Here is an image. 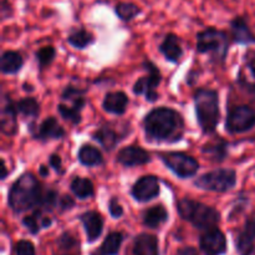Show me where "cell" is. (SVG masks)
<instances>
[{
  "label": "cell",
  "instance_id": "39",
  "mask_svg": "<svg viewBox=\"0 0 255 255\" xmlns=\"http://www.w3.org/2000/svg\"><path fill=\"white\" fill-rule=\"evenodd\" d=\"M75 206V201L72 197L70 196H64L60 199V208L61 211H67V209H71Z\"/></svg>",
  "mask_w": 255,
  "mask_h": 255
},
{
  "label": "cell",
  "instance_id": "4",
  "mask_svg": "<svg viewBox=\"0 0 255 255\" xmlns=\"http://www.w3.org/2000/svg\"><path fill=\"white\" fill-rule=\"evenodd\" d=\"M178 214L197 229H213L221 222V214L212 207L184 198L177 203Z\"/></svg>",
  "mask_w": 255,
  "mask_h": 255
},
{
  "label": "cell",
  "instance_id": "28",
  "mask_svg": "<svg viewBox=\"0 0 255 255\" xmlns=\"http://www.w3.org/2000/svg\"><path fill=\"white\" fill-rule=\"evenodd\" d=\"M122 242H124L122 233H119V232L110 233L102 243L101 253L104 255H117L122 246Z\"/></svg>",
  "mask_w": 255,
  "mask_h": 255
},
{
  "label": "cell",
  "instance_id": "15",
  "mask_svg": "<svg viewBox=\"0 0 255 255\" xmlns=\"http://www.w3.org/2000/svg\"><path fill=\"white\" fill-rule=\"evenodd\" d=\"M80 221L84 224L89 243L97 241L104 231V218L97 212H86L80 216Z\"/></svg>",
  "mask_w": 255,
  "mask_h": 255
},
{
  "label": "cell",
  "instance_id": "34",
  "mask_svg": "<svg viewBox=\"0 0 255 255\" xmlns=\"http://www.w3.org/2000/svg\"><path fill=\"white\" fill-rule=\"evenodd\" d=\"M15 252L16 255H35V247L29 241H20L15 247Z\"/></svg>",
  "mask_w": 255,
  "mask_h": 255
},
{
  "label": "cell",
  "instance_id": "1",
  "mask_svg": "<svg viewBox=\"0 0 255 255\" xmlns=\"http://www.w3.org/2000/svg\"><path fill=\"white\" fill-rule=\"evenodd\" d=\"M143 128L151 141L177 142L183 137L184 121L176 110L158 107L144 117Z\"/></svg>",
  "mask_w": 255,
  "mask_h": 255
},
{
  "label": "cell",
  "instance_id": "33",
  "mask_svg": "<svg viewBox=\"0 0 255 255\" xmlns=\"http://www.w3.org/2000/svg\"><path fill=\"white\" fill-rule=\"evenodd\" d=\"M57 202V193L55 191H44L41 196L40 208L45 211H51Z\"/></svg>",
  "mask_w": 255,
  "mask_h": 255
},
{
  "label": "cell",
  "instance_id": "10",
  "mask_svg": "<svg viewBox=\"0 0 255 255\" xmlns=\"http://www.w3.org/2000/svg\"><path fill=\"white\" fill-rule=\"evenodd\" d=\"M144 66L148 71V75L137 80L136 84L133 85V92L136 95H143L147 101L154 102L158 99L156 89L161 84V72L152 62H144Z\"/></svg>",
  "mask_w": 255,
  "mask_h": 255
},
{
  "label": "cell",
  "instance_id": "22",
  "mask_svg": "<svg viewBox=\"0 0 255 255\" xmlns=\"http://www.w3.org/2000/svg\"><path fill=\"white\" fill-rule=\"evenodd\" d=\"M167 221H168V212L163 206H153L143 213V224L148 228H158Z\"/></svg>",
  "mask_w": 255,
  "mask_h": 255
},
{
  "label": "cell",
  "instance_id": "9",
  "mask_svg": "<svg viewBox=\"0 0 255 255\" xmlns=\"http://www.w3.org/2000/svg\"><path fill=\"white\" fill-rule=\"evenodd\" d=\"M255 126V111L249 106H237L228 111L226 129L229 133H243Z\"/></svg>",
  "mask_w": 255,
  "mask_h": 255
},
{
  "label": "cell",
  "instance_id": "36",
  "mask_svg": "<svg viewBox=\"0 0 255 255\" xmlns=\"http://www.w3.org/2000/svg\"><path fill=\"white\" fill-rule=\"evenodd\" d=\"M109 212L114 218H120V217L124 216V208L121 207V204L119 203V201L116 199V197L110 201L109 203Z\"/></svg>",
  "mask_w": 255,
  "mask_h": 255
},
{
  "label": "cell",
  "instance_id": "23",
  "mask_svg": "<svg viewBox=\"0 0 255 255\" xmlns=\"http://www.w3.org/2000/svg\"><path fill=\"white\" fill-rule=\"evenodd\" d=\"M22 65H24V60L19 52L5 51L1 55L0 67H1L2 74H16L21 70Z\"/></svg>",
  "mask_w": 255,
  "mask_h": 255
},
{
  "label": "cell",
  "instance_id": "20",
  "mask_svg": "<svg viewBox=\"0 0 255 255\" xmlns=\"http://www.w3.org/2000/svg\"><path fill=\"white\" fill-rule=\"evenodd\" d=\"M159 51L164 55L168 61L171 62H178L181 60L182 55H183V50H182L181 41H179L178 36L174 34H168L162 44L159 45Z\"/></svg>",
  "mask_w": 255,
  "mask_h": 255
},
{
  "label": "cell",
  "instance_id": "17",
  "mask_svg": "<svg viewBox=\"0 0 255 255\" xmlns=\"http://www.w3.org/2000/svg\"><path fill=\"white\" fill-rule=\"evenodd\" d=\"M131 255H159L158 241L151 234H139L134 238Z\"/></svg>",
  "mask_w": 255,
  "mask_h": 255
},
{
  "label": "cell",
  "instance_id": "5",
  "mask_svg": "<svg viewBox=\"0 0 255 255\" xmlns=\"http://www.w3.org/2000/svg\"><path fill=\"white\" fill-rule=\"evenodd\" d=\"M229 39L224 31L214 27L203 30L197 35V50L201 54H209L212 59L223 61L228 54Z\"/></svg>",
  "mask_w": 255,
  "mask_h": 255
},
{
  "label": "cell",
  "instance_id": "32",
  "mask_svg": "<svg viewBox=\"0 0 255 255\" xmlns=\"http://www.w3.org/2000/svg\"><path fill=\"white\" fill-rule=\"evenodd\" d=\"M55 55H56V51H55L54 46H44L37 50L36 60L39 62V66L44 69L47 65L51 64L52 60L55 59Z\"/></svg>",
  "mask_w": 255,
  "mask_h": 255
},
{
  "label": "cell",
  "instance_id": "29",
  "mask_svg": "<svg viewBox=\"0 0 255 255\" xmlns=\"http://www.w3.org/2000/svg\"><path fill=\"white\" fill-rule=\"evenodd\" d=\"M15 106H16V111L25 117L35 119L40 114L39 102L35 99H32V97H25V99L20 100V101L15 104Z\"/></svg>",
  "mask_w": 255,
  "mask_h": 255
},
{
  "label": "cell",
  "instance_id": "19",
  "mask_svg": "<svg viewBox=\"0 0 255 255\" xmlns=\"http://www.w3.org/2000/svg\"><path fill=\"white\" fill-rule=\"evenodd\" d=\"M36 138L46 141V139H59L65 136V129L60 126L55 117H47L45 121L41 122L37 127V132L34 133Z\"/></svg>",
  "mask_w": 255,
  "mask_h": 255
},
{
  "label": "cell",
  "instance_id": "44",
  "mask_svg": "<svg viewBox=\"0 0 255 255\" xmlns=\"http://www.w3.org/2000/svg\"><path fill=\"white\" fill-rule=\"evenodd\" d=\"M91 255H104V254H102V253L101 254H100V253H92Z\"/></svg>",
  "mask_w": 255,
  "mask_h": 255
},
{
  "label": "cell",
  "instance_id": "38",
  "mask_svg": "<svg viewBox=\"0 0 255 255\" xmlns=\"http://www.w3.org/2000/svg\"><path fill=\"white\" fill-rule=\"evenodd\" d=\"M75 244H76V241H75V238H72L70 234H67V233L62 234L61 238H60V246H61L64 249L72 248Z\"/></svg>",
  "mask_w": 255,
  "mask_h": 255
},
{
  "label": "cell",
  "instance_id": "14",
  "mask_svg": "<svg viewBox=\"0 0 255 255\" xmlns=\"http://www.w3.org/2000/svg\"><path fill=\"white\" fill-rule=\"evenodd\" d=\"M16 106L7 95L1 99V131L6 136H14L17 131Z\"/></svg>",
  "mask_w": 255,
  "mask_h": 255
},
{
  "label": "cell",
  "instance_id": "35",
  "mask_svg": "<svg viewBox=\"0 0 255 255\" xmlns=\"http://www.w3.org/2000/svg\"><path fill=\"white\" fill-rule=\"evenodd\" d=\"M39 216V212H36L32 216H27L22 219V224L27 228V231L30 232L31 234H37L40 231V226L37 223V218L36 217Z\"/></svg>",
  "mask_w": 255,
  "mask_h": 255
},
{
  "label": "cell",
  "instance_id": "21",
  "mask_svg": "<svg viewBox=\"0 0 255 255\" xmlns=\"http://www.w3.org/2000/svg\"><path fill=\"white\" fill-rule=\"evenodd\" d=\"M232 27V35H233V40L238 44L248 45L255 42V36L249 29L248 24L243 17H236L233 21L231 22Z\"/></svg>",
  "mask_w": 255,
  "mask_h": 255
},
{
  "label": "cell",
  "instance_id": "3",
  "mask_svg": "<svg viewBox=\"0 0 255 255\" xmlns=\"http://www.w3.org/2000/svg\"><path fill=\"white\" fill-rule=\"evenodd\" d=\"M194 106L198 124L203 133H213L221 117L217 91L209 89L198 90L194 94Z\"/></svg>",
  "mask_w": 255,
  "mask_h": 255
},
{
  "label": "cell",
  "instance_id": "30",
  "mask_svg": "<svg viewBox=\"0 0 255 255\" xmlns=\"http://www.w3.org/2000/svg\"><path fill=\"white\" fill-rule=\"evenodd\" d=\"M67 41L71 46L76 47V49H85V47L94 42V36H92L91 32L86 31L85 29H79L75 30L69 35Z\"/></svg>",
  "mask_w": 255,
  "mask_h": 255
},
{
  "label": "cell",
  "instance_id": "26",
  "mask_svg": "<svg viewBox=\"0 0 255 255\" xmlns=\"http://www.w3.org/2000/svg\"><path fill=\"white\" fill-rule=\"evenodd\" d=\"M71 191L77 198L87 199L94 196L95 189L94 183L89 178H82V177H76L71 182Z\"/></svg>",
  "mask_w": 255,
  "mask_h": 255
},
{
  "label": "cell",
  "instance_id": "27",
  "mask_svg": "<svg viewBox=\"0 0 255 255\" xmlns=\"http://www.w3.org/2000/svg\"><path fill=\"white\" fill-rule=\"evenodd\" d=\"M94 139H96L106 151L114 149L116 144L119 143V136L116 132L109 127H101L94 133Z\"/></svg>",
  "mask_w": 255,
  "mask_h": 255
},
{
  "label": "cell",
  "instance_id": "40",
  "mask_svg": "<svg viewBox=\"0 0 255 255\" xmlns=\"http://www.w3.org/2000/svg\"><path fill=\"white\" fill-rule=\"evenodd\" d=\"M176 255H198L197 251L192 247H186V248H182L177 252Z\"/></svg>",
  "mask_w": 255,
  "mask_h": 255
},
{
  "label": "cell",
  "instance_id": "12",
  "mask_svg": "<svg viewBox=\"0 0 255 255\" xmlns=\"http://www.w3.org/2000/svg\"><path fill=\"white\" fill-rule=\"evenodd\" d=\"M131 194L136 201L148 202L159 194V182L156 176H143L133 184Z\"/></svg>",
  "mask_w": 255,
  "mask_h": 255
},
{
  "label": "cell",
  "instance_id": "11",
  "mask_svg": "<svg viewBox=\"0 0 255 255\" xmlns=\"http://www.w3.org/2000/svg\"><path fill=\"white\" fill-rule=\"evenodd\" d=\"M201 251L204 255H223L227 251L226 236L219 229L207 231L201 238Z\"/></svg>",
  "mask_w": 255,
  "mask_h": 255
},
{
  "label": "cell",
  "instance_id": "13",
  "mask_svg": "<svg viewBox=\"0 0 255 255\" xmlns=\"http://www.w3.org/2000/svg\"><path fill=\"white\" fill-rule=\"evenodd\" d=\"M117 161L125 167H136L151 162V156L141 147L127 146L119 152Z\"/></svg>",
  "mask_w": 255,
  "mask_h": 255
},
{
  "label": "cell",
  "instance_id": "42",
  "mask_svg": "<svg viewBox=\"0 0 255 255\" xmlns=\"http://www.w3.org/2000/svg\"><path fill=\"white\" fill-rule=\"evenodd\" d=\"M51 219L50 218H42V223H41V226H42V228H47V227L49 226H51Z\"/></svg>",
  "mask_w": 255,
  "mask_h": 255
},
{
  "label": "cell",
  "instance_id": "6",
  "mask_svg": "<svg viewBox=\"0 0 255 255\" xmlns=\"http://www.w3.org/2000/svg\"><path fill=\"white\" fill-rule=\"evenodd\" d=\"M237 183V174L234 169L219 168L208 173L202 174L194 181L198 188L204 191L227 192L233 188Z\"/></svg>",
  "mask_w": 255,
  "mask_h": 255
},
{
  "label": "cell",
  "instance_id": "18",
  "mask_svg": "<svg viewBox=\"0 0 255 255\" xmlns=\"http://www.w3.org/2000/svg\"><path fill=\"white\" fill-rule=\"evenodd\" d=\"M127 105H128V97L125 92L121 91L109 92L102 102V107L105 109V111L112 115H117V116L126 112Z\"/></svg>",
  "mask_w": 255,
  "mask_h": 255
},
{
  "label": "cell",
  "instance_id": "37",
  "mask_svg": "<svg viewBox=\"0 0 255 255\" xmlns=\"http://www.w3.org/2000/svg\"><path fill=\"white\" fill-rule=\"evenodd\" d=\"M49 163H50V167H51L52 169H54L56 173H62V162H61V158H60L57 154H51L49 158Z\"/></svg>",
  "mask_w": 255,
  "mask_h": 255
},
{
  "label": "cell",
  "instance_id": "16",
  "mask_svg": "<svg viewBox=\"0 0 255 255\" xmlns=\"http://www.w3.org/2000/svg\"><path fill=\"white\" fill-rule=\"evenodd\" d=\"M255 244V219H249L237 238V249L241 255H251Z\"/></svg>",
  "mask_w": 255,
  "mask_h": 255
},
{
  "label": "cell",
  "instance_id": "43",
  "mask_svg": "<svg viewBox=\"0 0 255 255\" xmlns=\"http://www.w3.org/2000/svg\"><path fill=\"white\" fill-rule=\"evenodd\" d=\"M2 172H1V176H0V178L1 179H5L7 176V169H6V166H5V161H2Z\"/></svg>",
  "mask_w": 255,
  "mask_h": 255
},
{
  "label": "cell",
  "instance_id": "25",
  "mask_svg": "<svg viewBox=\"0 0 255 255\" xmlns=\"http://www.w3.org/2000/svg\"><path fill=\"white\" fill-rule=\"evenodd\" d=\"M202 152L209 157L214 162H222L227 157L228 149H227V142L223 139H217L216 142H208L204 144Z\"/></svg>",
  "mask_w": 255,
  "mask_h": 255
},
{
  "label": "cell",
  "instance_id": "8",
  "mask_svg": "<svg viewBox=\"0 0 255 255\" xmlns=\"http://www.w3.org/2000/svg\"><path fill=\"white\" fill-rule=\"evenodd\" d=\"M159 157L163 163L179 178H191L196 176L199 169V163L196 158L181 152L162 153Z\"/></svg>",
  "mask_w": 255,
  "mask_h": 255
},
{
  "label": "cell",
  "instance_id": "7",
  "mask_svg": "<svg viewBox=\"0 0 255 255\" xmlns=\"http://www.w3.org/2000/svg\"><path fill=\"white\" fill-rule=\"evenodd\" d=\"M85 91L74 86H67L61 95L62 104L57 106L60 116L71 124L77 125L81 121V110L85 106Z\"/></svg>",
  "mask_w": 255,
  "mask_h": 255
},
{
  "label": "cell",
  "instance_id": "2",
  "mask_svg": "<svg viewBox=\"0 0 255 255\" xmlns=\"http://www.w3.org/2000/svg\"><path fill=\"white\" fill-rule=\"evenodd\" d=\"M42 192L36 177L31 173H24L10 188L7 203L15 213H22L34 207H40Z\"/></svg>",
  "mask_w": 255,
  "mask_h": 255
},
{
  "label": "cell",
  "instance_id": "24",
  "mask_svg": "<svg viewBox=\"0 0 255 255\" xmlns=\"http://www.w3.org/2000/svg\"><path fill=\"white\" fill-rule=\"evenodd\" d=\"M79 161L86 167L100 166L102 163V154L96 147L84 144L79 151Z\"/></svg>",
  "mask_w": 255,
  "mask_h": 255
},
{
  "label": "cell",
  "instance_id": "31",
  "mask_svg": "<svg viewBox=\"0 0 255 255\" xmlns=\"http://www.w3.org/2000/svg\"><path fill=\"white\" fill-rule=\"evenodd\" d=\"M115 11H116L117 16L121 20L129 21V20L136 17L141 12V9L137 5L132 4V2H120L115 7Z\"/></svg>",
  "mask_w": 255,
  "mask_h": 255
},
{
  "label": "cell",
  "instance_id": "41",
  "mask_svg": "<svg viewBox=\"0 0 255 255\" xmlns=\"http://www.w3.org/2000/svg\"><path fill=\"white\" fill-rule=\"evenodd\" d=\"M39 172H40V176L41 177H46L47 174H49V171H47V168L45 166H40Z\"/></svg>",
  "mask_w": 255,
  "mask_h": 255
}]
</instances>
